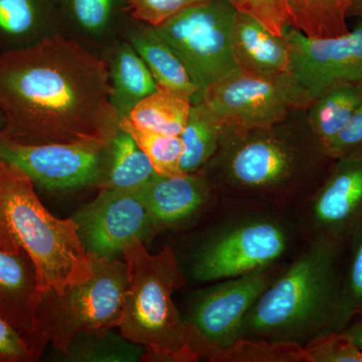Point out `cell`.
Instances as JSON below:
<instances>
[{
    "label": "cell",
    "mask_w": 362,
    "mask_h": 362,
    "mask_svg": "<svg viewBox=\"0 0 362 362\" xmlns=\"http://www.w3.org/2000/svg\"><path fill=\"white\" fill-rule=\"evenodd\" d=\"M108 63L57 35L0 54L1 142L109 145L120 130Z\"/></svg>",
    "instance_id": "1"
},
{
    "label": "cell",
    "mask_w": 362,
    "mask_h": 362,
    "mask_svg": "<svg viewBox=\"0 0 362 362\" xmlns=\"http://www.w3.org/2000/svg\"><path fill=\"white\" fill-rule=\"evenodd\" d=\"M345 251L335 243L304 242L247 312L240 338L304 347L325 333L346 329L354 315L343 289Z\"/></svg>",
    "instance_id": "2"
},
{
    "label": "cell",
    "mask_w": 362,
    "mask_h": 362,
    "mask_svg": "<svg viewBox=\"0 0 362 362\" xmlns=\"http://www.w3.org/2000/svg\"><path fill=\"white\" fill-rule=\"evenodd\" d=\"M328 159L314 135L225 128L218 151L201 171L220 195L295 211L328 175H322Z\"/></svg>",
    "instance_id": "3"
},
{
    "label": "cell",
    "mask_w": 362,
    "mask_h": 362,
    "mask_svg": "<svg viewBox=\"0 0 362 362\" xmlns=\"http://www.w3.org/2000/svg\"><path fill=\"white\" fill-rule=\"evenodd\" d=\"M187 259L188 276L209 284L291 261L304 244L295 211L220 195Z\"/></svg>",
    "instance_id": "4"
},
{
    "label": "cell",
    "mask_w": 362,
    "mask_h": 362,
    "mask_svg": "<svg viewBox=\"0 0 362 362\" xmlns=\"http://www.w3.org/2000/svg\"><path fill=\"white\" fill-rule=\"evenodd\" d=\"M0 250L25 252L35 264L42 294H58L93 276L92 259L86 252L73 218L52 216L35 194L25 170L0 159Z\"/></svg>",
    "instance_id": "5"
},
{
    "label": "cell",
    "mask_w": 362,
    "mask_h": 362,
    "mask_svg": "<svg viewBox=\"0 0 362 362\" xmlns=\"http://www.w3.org/2000/svg\"><path fill=\"white\" fill-rule=\"evenodd\" d=\"M129 284L118 326L130 341L143 345L142 361L195 362L187 329L173 294L187 283L175 251L165 246L150 254L140 240L123 251Z\"/></svg>",
    "instance_id": "6"
},
{
    "label": "cell",
    "mask_w": 362,
    "mask_h": 362,
    "mask_svg": "<svg viewBox=\"0 0 362 362\" xmlns=\"http://www.w3.org/2000/svg\"><path fill=\"white\" fill-rule=\"evenodd\" d=\"M92 259L93 276L58 294L44 293L35 310L33 329L23 339L40 359L47 343L62 354L84 331L117 328L129 284L128 266L121 259Z\"/></svg>",
    "instance_id": "7"
},
{
    "label": "cell",
    "mask_w": 362,
    "mask_h": 362,
    "mask_svg": "<svg viewBox=\"0 0 362 362\" xmlns=\"http://www.w3.org/2000/svg\"><path fill=\"white\" fill-rule=\"evenodd\" d=\"M288 263L209 283L192 293L187 314L181 315L187 325L188 344L197 361H213L239 339L247 312Z\"/></svg>",
    "instance_id": "8"
},
{
    "label": "cell",
    "mask_w": 362,
    "mask_h": 362,
    "mask_svg": "<svg viewBox=\"0 0 362 362\" xmlns=\"http://www.w3.org/2000/svg\"><path fill=\"white\" fill-rule=\"evenodd\" d=\"M237 8L230 0H204L158 28L187 69L201 103L206 88L238 69L232 54V30Z\"/></svg>",
    "instance_id": "9"
},
{
    "label": "cell",
    "mask_w": 362,
    "mask_h": 362,
    "mask_svg": "<svg viewBox=\"0 0 362 362\" xmlns=\"http://www.w3.org/2000/svg\"><path fill=\"white\" fill-rule=\"evenodd\" d=\"M202 103L223 128L267 130L299 107L290 73H256L235 69L209 86Z\"/></svg>",
    "instance_id": "10"
},
{
    "label": "cell",
    "mask_w": 362,
    "mask_h": 362,
    "mask_svg": "<svg viewBox=\"0 0 362 362\" xmlns=\"http://www.w3.org/2000/svg\"><path fill=\"white\" fill-rule=\"evenodd\" d=\"M284 35L299 107L313 104L331 88L362 84V23L340 37L316 39L290 25Z\"/></svg>",
    "instance_id": "11"
},
{
    "label": "cell",
    "mask_w": 362,
    "mask_h": 362,
    "mask_svg": "<svg viewBox=\"0 0 362 362\" xmlns=\"http://www.w3.org/2000/svg\"><path fill=\"white\" fill-rule=\"evenodd\" d=\"M99 189L96 199L73 218L90 257L123 259L124 249L133 240L147 246L154 240L157 233L139 190Z\"/></svg>",
    "instance_id": "12"
},
{
    "label": "cell",
    "mask_w": 362,
    "mask_h": 362,
    "mask_svg": "<svg viewBox=\"0 0 362 362\" xmlns=\"http://www.w3.org/2000/svg\"><path fill=\"white\" fill-rule=\"evenodd\" d=\"M334 162L315 192L295 209L304 242L346 246L362 223V156Z\"/></svg>",
    "instance_id": "13"
},
{
    "label": "cell",
    "mask_w": 362,
    "mask_h": 362,
    "mask_svg": "<svg viewBox=\"0 0 362 362\" xmlns=\"http://www.w3.org/2000/svg\"><path fill=\"white\" fill-rule=\"evenodd\" d=\"M107 147L93 142L33 146L1 142L0 159L16 164L47 189L97 187Z\"/></svg>",
    "instance_id": "14"
},
{
    "label": "cell",
    "mask_w": 362,
    "mask_h": 362,
    "mask_svg": "<svg viewBox=\"0 0 362 362\" xmlns=\"http://www.w3.org/2000/svg\"><path fill=\"white\" fill-rule=\"evenodd\" d=\"M139 192L157 235L197 225L220 199L202 171L180 176L157 175Z\"/></svg>",
    "instance_id": "15"
},
{
    "label": "cell",
    "mask_w": 362,
    "mask_h": 362,
    "mask_svg": "<svg viewBox=\"0 0 362 362\" xmlns=\"http://www.w3.org/2000/svg\"><path fill=\"white\" fill-rule=\"evenodd\" d=\"M40 297L30 257L0 250V316L23 337L33 329Z\"/></svg>",
    "instance_id": "16"
},
{
    "label": "cell",
    "mask_w": 362,
    "mask_h": 362,
    "mask_svg": "<svg viewBox=\"0 0 362 362\" xmlns=\"http://www.w3.org/2000/svg\"><path fill=\"white\" fill-rule=\"evenodd\" d=\"M232 54L240 70L290 73V47L285 35L272 33L249 14L238 11L232 30Z\"/></svg>",
    "instance_id": "17"
},
{
    "label": "cell",
    "mask_w": 362,
    "mask_h": 362,
    "mask_svg": "<svg viewBox=\"0 0 362 362\" xmlns=\"http://www.w3.org/2000/svg\"><path fill=\"white\" fill-rule=\"evenodd\" d=\"M157 175L148 157L129 133L120 129L105 150L98 188L139 190Z\"/></svg>",
    "instance_id": "18"
},
{
    "label": "cell",
    "mask_w": 362,
    "mask_h": 362,
    "mask_svg": "<svg viewBox=\"0 0 362 362\" xmlns=\"http://www.w3.org/2000/svg\"><path fill=\"white\" fill-rule=\"evenodd\" d=\"M108 68L113 89L112 104L120 118L129 116L136 105L157 90L148 66L130 42L114 52Z\"/></svg>",
    "instance_id": "19"
},
{
    "label": "cell",
    "mask_w": 362,
    "mask_h": 362,
    "mask_svg": "<svg viewBox=\"0 0 362 362\" xmlns=\"http://www.w3.org/2000/svg\"><path fill=\"white\" fill-rule=\"evenodd\" d=\"M45 0H0V54L49 37Z\"/></svg>",
    "instance_id": "20"
},
{
    "label": "cell",
    "mask_w": 362,
    "mask_h": 362,
    "mask_svg": "<svg viewBox=\"0 0 362 362\" xmlns=\"http://www.w3.org/2000/svg\"><path fill=\"white\" fill-rule=\"evenodd\" d=\"M130 42L148 66L157 86L187 93L194 101L197 88L177 54L153 26L148 25L138 30L131 37Z\"/></svg>",
    "instance_id": "21"
},
{
    "label": "cell",
    "mask_w": 362,
    "mask_h": 362,
    "mask_svg": "<svg viewBox=\"0 0 362 362\" xmlns=\"http://www.w3.org/2000/svg\"><path fill=\"white\" fill-rule=\"evenodd\" d=\"M192 106V97L187 93L157 86L156 92L136 105L128 118L143 129L180 136L187 125Z\"/></svg>",
    "instance_id": "22"
},
{
    "label": "cell",
    "mask_w": 362,
    "mask_h": 362,
    "mask_svg": "<svg viewBox=\"0 0 362 362\" xmlns=\"http://www.w3.org/2000/svg\"><path fill=\"white\" fill-rule=\"evenodd\" d=\"M114 328H98L78 333L68 349L59 354L65 362H139L145 347L127 339Z\"/></svg>",
    "instance_id": "23"
},
{
    "label": "cell",
    "mask_w": 362,
    "mask_h": 362,
    "mask_svg": "<svg viewBox=\"0 0 362 362\" xmlns=\"http://www.w3.org/2000/svg\"><path fill=\"white\" fill-rule=\"evenodd\" d=\"M354 0H285L288 25L316 39L349 32L346 18Z\"/></svg>",
    "instance_id": "24"
},
{
    "label": "cell",
    "mask_w": 362,
    "mask_h": 362,
    "mask_svg": "<svg viewBox=\"0 0 362 362\" xmlns=\"http://www.w3.org/2000/svg\"><path fill=\"white\" fill-rule=\"evenodd\" d=\"M361 103L362 84L331 88L313 102L309 125L323 149L349 123Z\"/></svg>",
    "instance_id": "25"
},
{
    "label": "cell",
    "mask_w": 362,
    "mask_h": 362,
    "mask_svg": "<svg viewBox=\"0 0 362 362\" xmlns=\"http://www.w3.org/2000/svg\"><path fill=\"white\" fill-rule=\"evenodd\" d=\"M223 129L202 102L192 105L187 125L180 135L183 143L182 173H199L206 168L218 151Z\"/></svg>",
    "instance_id": "26"
},
{
    "label": "cell",
    "mask_w": 362,
    "mask_h": 362,
    "mask_svg": "<svg viewBox=\"0 0 362 362\" xmlns=\"http://www.w3.org/2000/svg\"><path fill=\"white\" fill-rule=\"evenodd\" d=\"M120 129L129 133L138 146L148 157L157 175L162 176L183 175L180 160L183 143L180 136H168L137 127L128 117L120 120Z\"/></svg>",
    "instance_id": "27"
},
{
    "label": "cell",
    "mask_w": 362,
    "mask_h": 362,
    "mask_svg": "<svg viewBox=\"0 0 362 362\" xmlns=\"http://www.w3.org/2000/svg\"><path fill=\"white\" fill-rule=\"evenodd\" d=\"M211 362H308L304 347L264 338H239Z\"/></svg>",
    "instance_id": "28"
},
{
    "label": "cell",
    "mask_w": 362,
    "mask_h": 362,
    "mask_svg": "<svg viewBox=\"0 0 362 362\" xmlns=\"http://www.w3.org/2000/svg\"><path fill=\"white\" fill-rule=\"evenodd\" d=\"M308 362H362V349L345 331H332L304 346Z\"/></svg>",
    "instance_id": "29"
},
{
    "label": "cell",
    "mask_w": 362,
    "mask_h": 362,
    "mask_svg": "<svg viewBox=\"0 0 362 362\" xmlns=\"http://www.w3.org/2000/svg\"><path fill=\"white\" fill-rule=\"evenodd\" d=\"M343 289L350 310L356 315L362 308V223L347 242Z\"/></svg>",
    "instance_id": "30"
},
{
    "label": "cell",
    "mask_w": 362,
    "mask_h": 362,
    "mask_svg": "<svg viewBox=\"0 0 362 362\" xmlns=\"http://www.w3.org/2000/svg\"><path fill=\"white\" fill-rule=\"evenodd\" d=\"M204 0H128V11L136 20L158 28Z\"/></svg>",
    "instance_id": "31"
},
{
    "label": "cell",
    "mask_w": 362,
    "mask_h": 362,
    "mask_svg": "<svg viewBox=\"0 0 362 362\" xmlns=\"http://www.w3.org/2000/svg\"><path fill=\"white\" fill-rule=\"evenodd\" d=\"M238 11L249 14L274 35L283 37L288 25L285 0H230Z\"/></svg>",
    "instance_id": "32"
},
{
    "label": "cell",
    "mask_w": 362,
    "mask_h": 362,
    "mask_svg": "<svg viewBox=\"0 0 362 362\" xmlns=\"http://www.w3.org/2000/svg\"><path fill=\"white\" fill-rule=\"evenodd\" d=\"M324 151L333 160L362 156V103Z\"/></svg>",
    "instance_id": "33"
},
{
    "label": "cell",
    "mask_w": 362,
    "mask_h": 362,
    "mask_svg": "<svg viewBox=\"0 0 362 362\" xmlns=\"http://www.w3.org/2000/svg\"><path fill=\"white\" fill-rule=\"evenodd\" d=\"M35 361L39 359L28 349L23 335L0 316V362Z\"/></svg>",
    "instance_id": "34"
},
{
    "label": "cell",
    "mask_w": 362,
    "mask_h": 362,
    "mask_svg": "<svg viewBox=\"0 0 362 362\" xmlns=\"http://www.w3.org/2000/svg\"><path fill=\"white\" fill-rule=\"evenodd\" d=\"M74 14L83 28L98 32L106 25L111 11V0H71Z\"/></svg>",
    "instance_id": "35"
},
{
    "label": "cell",
    "mask_w": 362,
    "mask_h": 362,
    "mask_svg": "<svg viewBox=\"0 0 362 362\" xmlns=\"http://www.w3.org/2000/svg\"><path fill=\"white\" fill-rule=\"evenodd\" d=\"M344 331L362 349V308L354 315Z\"/></svg>",
    "instance_id": "36"
},
{
    "label": "cell",
    "mask_w": 362,
    "mask_h": 362,
    "mask_svg": "<svg viewBox=\"0 0 362 362\" xmlns=\"http://www.w3.org/2000/svg\"><path fill=\"white\" fill-rule=\"evenodd\" d=\"M4 125H6V118L2 115L1 112H0V136H1L2 130H4ZM0 145H1V139H0Z\"/></svg>",
    "instance_id": "37"
}]
</instances>
